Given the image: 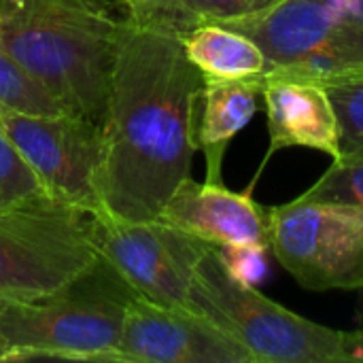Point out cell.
<instances>
[{
	"label": "cell",
	"mask_w": 363,
	"mask_h": 363,
	"mask_svg": "<svg viewBox=\"0 0 363 363\" xmlns=\"http://www.w3.org/2000/svg\"><path fill=\"white\" fill-rule=\"evenodd\" d=\"M185 55L213 79H262L268 72L264 51L242 32L219 21H204L181 36Z\"/></svg>",
	"instance_id": "5bb4252c"
},
{
	"label": "cell",
	"mask_w": 363,
	"mask_h": 363,
	"mask_svg": "<svg viewBox=\"0 0 363 363\" xmlns=\"http://www.w3.org/2000/svg\"><path fill=\"white\" fill-rule=\"evenodd\" d=\"M262 79L204 77L198 119V147L206 155V181L221 183V162L230 140L245 130L257 113Z\"/></svg>",
	"instance_id": "4fadbf2b"
},
{
	"label": "cell",
	"mask_w": 363,
	"mask_h": 363,
	"mask_svg": "<svg viewBox=\"0 0 363 363\" xmlns=\"http://www.w3.org/2000/svg\"><path fill=\"white\" fill-rule=\"evenodd\" d=\"M0 130L53 200L89 215L102 211L96 189L102 155L100 125L70 113L36 115L0 108Z\"/></svg>",
	"instance_id": "9c48e42d"
},
{
	"label": "cell",
	"mask_w": 363,
	"mask_h": 363,
	"mask_svg": "<svg viewBox=\"0 0 363 363\" xmlns=\"http://www.w3.org/2000/svg\"><path fill=\"white\" fill-rule=\"evenodd\" d=\"M204 74L177 32L123 15L96 177L104 213L157 219L174 189L191 177Z\"/></svg>",
	"instance_id": "6da1fadb"
},
{
	"label": "cell",
	"mask_w": 363,
	"mask_h": 363,
	"mask_svg": "<svg viewBox=\"0 0 363 363\" xmlns=\"http://www.w3.org/2000/svg\"><path fill=\"white\" fill-rule=\"evenodd\" d=\"M340 11L349 13V15H355L363 19V0H332Z\"/></svg>",
	"instance_id": "44dd1931"
},
{
	"label": "cell",
	"mask_w": 363,
	"mask_h": 363,
	"mask_svg": "<svg viewBox=\"0 0 363 363\" xmlns=\"http://www.w3.org/2000/svg\"><path fill=\"white\" fill-rule=\"evenodd\" d=\"M270 251L311 291L363 289V204L296 200L268 213Z\"/></svg>",
	"instance_id": "52a82bcc"
},
{
	"label": "cell",
	"mask_w": 363,
	"mask_h": 363,
	"mask_svg": "<svg viewBox=\"0 0 363 363\" xmlns=\"http://www.w3.org/2000/svg\"><path fill=\"white\" fill-rule=\"evenodd\" d=\"M119 0H0V43L62 106L102 128Z\"/></svg>",
	"instance_id": "7a4b0ae2"
},
{
	"label": "cell",
	"mask_w": 363,
	"mask_h": 363,
	"mask_svg": "<svg viewBox=\"0 0 363 363\" xmlns=\"http://www.w3.org/2000/svg\"><path fill=\"white\" fill-rule=\"evenodd\" d=\"M51 198L21 153L0 130V211Z\"/></svg>",
	"instance_id": "ac0fdd59"
},
{
	"label": "cell",
	"mask_w": 363,
	"mask_h": 363,
	"mask_svg": "<svg viewBox=\"0 0 363 363\" xmlns=\"http://www.w3.org/2000/svg\"><path fill=\"white\" fill-rule=\"evenodd\" d=\"M89 221L98 255L140 298L170 308H189L187 289L191 274L208 242L160 219L130 221L100 211L89 215Z\"/></svg>",
	"instance_id": "ba28073f"
},
{
	"label": "cell",
	"mask_w": 363,
	"mask_h": 363,
	"mask_svg": "<svg viewBox=\"0 0 363 363\" xmlns=\"http://www.w3.org/2000/svg\"><path fill=\"white\" fill-rule=\"evenodd\" d=\"M351 342H353V362L363 363V311L357 317V328L351 332Z\"/></svg>",
	"instance_id": "ffe728a7"
},
{
	"label": "cell",
	"mask_w": 363,
	"mask_h": 363,
	"mask_svg": "<svg viewBox=\"0 0 363 363\" xmlns=\"http://www.w3.org/2000/svg\"><path fill=\"white\" fill-rule=\"evenodd\" d=\"M262 96L270 134L268 155L287 147L321 151L332 160L342 153L338 113L321 81L266 72Z\"/></svg>",
	"instance_id": "7c38bea8"
},
{
	"label": "cell",
	"mask_w": 363,
	"mask_h": 363,
	"mask_svg": "<svg viewBox=\"0 0 363 363\" xmlns=\"http://www.w3.org/2000/svg\"><path fill=\"white\" fill-rule=\"evenodd\" d=\"M340 121L342 151L363 147V70L323 81Z\"/></svg>",
	"instance_id": "d6986e66"
},
{
	"label": "cell",
	"mask_w": 363,
	"mask_h": 363,
	"mask_svg": "<svg viewBox=\"0 0 363 363\" xmlns=\"http://www.w3.org/2000/svg\"><path fill=\"white\" fill-rule=\"evenodd\" d=\"M0 108L36 113V115H62L68 113L57 98H53L36 79H32L21 64L0 43Z\"/></svg>",
	"instance_id": "2e32d148"
},
{
	"label": "cell",
	"mask_w": 363,
	"mask_h": 363,
	"mask_svg": "<svg viewBox=\"0 0 363 363\" xmlns=\"http://www.w3.org/2000/svg\"><path fill=\"white\" fill-rule=\"evenodd\" d=\"M160 221L232 253L259 257L270 249L268 217L249 194L187 177L164 204Z\"/></svg>",
	"instance_id": "8fae6325"
},
{
	"label": "cell",
	"mask_w": 363,
	"mask_h": 363,
	"mask_svg": "<svg viewBox=\"0 0 363 363\" xmlns=\"http://www.w3.org/2000/svg\"><path fill=\"white\" fill-rule=\"evenodd\" d=\"M98 257L89 213L53 198L0 211V300L47 298Z\"/></svg>",
	"instance_id": "5b68a950"
},
{
	"label": "cell",
	"mask_w": 363,
	"mask_h": 363,
	"mask_svg": "<svg viewBox=\"0 0 363 363\" xmlns=\"http://www.w3.org/2000/svg\"><path fill=\"white\" fill-rule=\"evenodd\" d=\"M123 15L136 23L164 28L183 36L204 21H225L259 11L274 0H119Z\"/></svg>",
	"instance_id": "9a60e30c"
},
{
	"label": "cell",
	"mask_w": 363,
	"mask_h": 363,
	"mask_svg": "<svg viewBox=\"0 0 363 363\" xmlns=\"http://www.w3.org/2000/svg\"><path fill=\"white\" fill-rule=\"evenodd\" d=\"M138 294L104 259L47 298L0 300V357L113 362L128 306Z\"/></svg>",
	"instance_id": "3957f363"
},
{
	"label": "cell",
	"mask_w": 363,
	"mask_h": 363,
	"mask_svg": "<svg viewBox=\"0 0 363 363\" xmlns=\"http://www.w3.org/2000/svg\"><path fill=\"white\" fill-rule=\"evenodd\" d=\"M219 23L249 36L264 51L268 72L323 83L363 70V19L332 0H274Z\"/></svg>",
	"instance_id": "8992f818"
},
{
	"label": "cell",
	"mask_w": 363,
	"mask_h": 363,
	"mask_svg": "<svg viewBox=\"0 0 363 363\" xmlns=\"http://www.w3.org/2000/svg\"><path fill=\"white\" fill-rule=\"evenodd\" d=\"M304 200L363 204V147L342 151L334 157L323 177L302 194Z\"/></svg>",
	"instance_id": "e0dca14e"
},
{
	"label": "cell",
	"mask_w": 363,
	"mask_h": 363,
	"mask_svg": "<svg viewBox=\"0 0 363 363\" xmlns=\"http://www.w3.org/2000/svg\"><path fill=\"white\" fill-rule=\"evenodd\" d=\"M0 362H2V357H0Z\"/></svg>",
	"instance_id": "7402d4cb"
},
{
	"label": "cell",
	"mask_w": 363,
	"mask_h": 363,
	"mask_svg": "<svg viewBox=\"0 0 363 363\" xmlns=\"http://www.w3.org/2000/svg\"><path fill=\"white\" fill-rule=\"evenodd\" d=\"M189 308L238 342L251 363H353L351 332L319 325L266 298L208 245L187 289Z\"/></svg>",
	"instance_id": "277c9868"
},
{
	"label": "cell",
	"mask_w": 363,
	"mask_h": 363,
	"mask_svg": "<svg viewBox=\"0 0 363 363\" xmlns=\"http://www.w3.org/2000/svg\"><path fill=\"white\" fill-rule=\"evenodd\" d=\"M113 362L251 363V357L206 317L136 296L128 306Z\"/></svg>",
	"instance_id": "30bf717a"
}]
</instances>
